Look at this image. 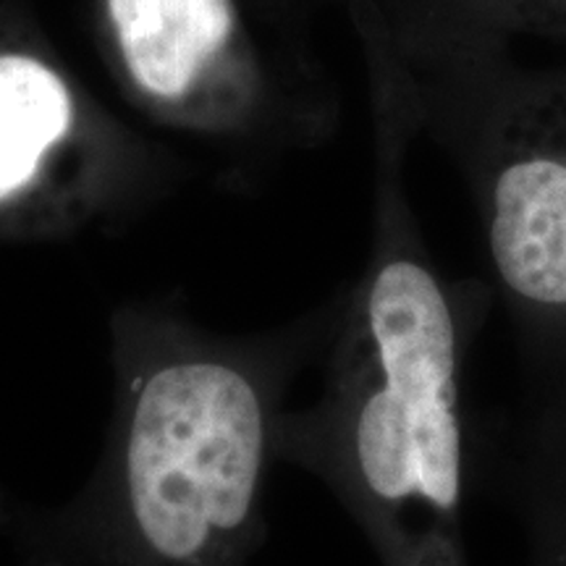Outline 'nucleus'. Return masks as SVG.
Here are the masks:
<instances>
[{
  "label": "nucleus",
  "mask_w": 566,
  "mask_h": 566,
  "mask_svg": "<svg viewBox=\"0 0 566 566\" xmlns=\"http://www.w3.org/2000/svg\"><path fill=\"white\" fill-rule=\"evenodd\" d=\"M375 126L373 244L338 302L321 399L283 412L275 457L315 472L388 566H464L467 363L491 286L436 265L409 202L417 139L394 63L367 48Z\"/></svg>",
  "instance_id": "f257e3e1"
},
{
  "label": "nucleus",
  "mask_w": 566,
  "mask_h": 566,
  "mask_svg": "<svg viewBox=\"0 0 566 566\" xmlns=\"http://www.w3.org/2000/svg\"><path fill=\"white\" fill-rule=\"evenodd\" d=\"M417 137L457 166L533 375L566 370V66L430 0H373Z\"/></svg>",
  "instance_id": "f03ea898"
},
{
  "label": "nucleus",
  "mask_w": 566,
  "mask_h": 566,
  "mask_svg": "<svg viewBox=\"0 0 566 566\" xmlns=\"http://www.w3.org/2000/svg\"><path fill=\"white\" fill-rule=\"evenodd\" d=\"M310 334L181 336L129 386L118 470L137 566H237L258 530L289 375Z\"/></svg>",
  "instance_id": "7ed1b4c3"
},
{
  "label": "nucleus",
  "mask_w": 566,
  "mask_h": 566,
  "mask_svg": "<svg viewBox=\"0 0 566 566\" xmlns=\"http://www.w3.org/2000/svg\"><path fill=\"white\" fill-rule=\"evenodd\" d=\"M166 30L126 48V63L142 90L179 101L202 74L226 61L237 45L239 13L233 0H160Z\"/></svg>",
  "instance_id": "20e7f679"
},
{
  "label": "nucleus",
  "mask_w": 566,
  "mask_h": 566,
  "mask_svg": "<svg viewBox=\"0 0 566 566\" xmlns=\"http://www.w3.org/2000/svg\"><path fill=\"white\" fill-rule=\"evenodd\" d=\"M69 122V92L51 69L27 55H0V200L38 176Z\"/></svg>",
  "instance_id": "39448f33"
},
{
  "label": "nucleus",
  "mask_w": 566,
  "mask_h": 566,
  "mask_svg": "<svg viewBox=\"0 0 566 566\" xmlns=\"http://www.w3.org/2000/svg\"><path fill=\"white\" fill-rule=\"evenodd\" d=\"M499 38L566 45V0H430Z\"/></svg>",
  "instance_id": "423d86ee"
},
{
  "label": "nucleus",
  "mask_w": 566,
  "mask_h": 566,
  "mask_svg": "<svg viewBox=\"0 0 566 566\" xmlns=\"http://www.w3.org/2000/svg\"><path fill=\"white\" fill-rule=\"evenodd\" d=\"M108 9L124 51L139 42L160 38L166 30L160 0H108Z\"/></svg>",
  "instance_id": "0eeeda50"
}]
</instances>
